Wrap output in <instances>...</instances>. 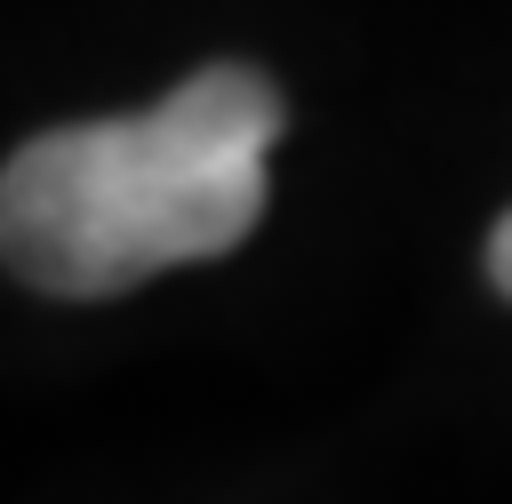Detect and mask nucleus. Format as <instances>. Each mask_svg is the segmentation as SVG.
I'll return each instance as SVG.
<instances>
[{
  "label": "nucleus",
  "mask_w": 512,
  "mask_h": 504,
  "mask_svg": "<svg viewBox=\"0 0 512 504\" xmlns=\"http://www.w3.org/2000/svg\"><path fill=\"white\" fill-rule=\"evenodd\" d=\"M280 136L288 96L256 64H200L144 112L24 136L0 176L8 272L88 304L224 256L264 216V152Z\"/></svg>",
  "instance_id": "f257e3e1"
},
{
  "label": "nucleus",
  "mask_w": 512,
  "mask_h": 504,
  "mask_svg": "<svg viewBox=\"0 0 512 504\" xmlns=\"http://www.w3.org/2000/svg\"><path fill=\"white\" fill-rule=\"evenodd\" d=\"M488 280H496V296H512V208L488 224Z\"/></svg>",
  "instance_id": "f03ea898"
}]
</instances>
